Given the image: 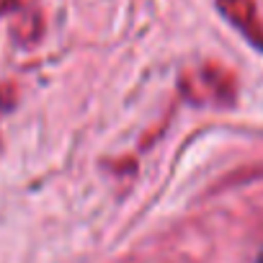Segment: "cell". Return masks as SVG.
<instances>
[{"label": "cell", "mask_w": 263, "mask_h": 263, "mask_svg": "<svg viewBox=\"0 0 263 263\" xmlns=\"http://www.w3.org/2000/svg\"><path fill=\"white\" fill-rule=\"evenodd\" d=\"M258 263H263V255H260V258H258Z\"/></svg>", "instance_id": "1"}]
</instances>
